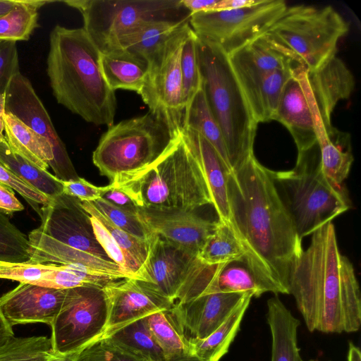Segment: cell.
Segmentation results:
<instances>
[{
	"instance_id": "b9f144b4",
	"label": "cell",
	"mask_w": 361,
	"mask_h": 361,
	"mask_svg": "<svg viewBox=\"0 0 361 361\" xmlns=\"http://www.w3.org/2000/svg\"><path fill=\"white\" fill-rule=\"evenodd\" d=\"M197 36L191 28L185 39L181 52L180 69L185 111L202 87V78L197 60Z\"/></svg>"
},
{
	"instance_id": "11a10c76",
	"label": "cell",
	"mask_w": 361,
	"mask_h": 361,
	"mask_svg": "<svg viewBox=\"0 0 361 361\" xmlns=\"http://www.w3.org/2000/svg\"><path fill=\"white\" fill-rule=\"evenodd\" d=\"M348 361H361V352L360 348L353 342L348 343Z\"/></svg>"
},
{
	"instance_id": "7402d4cb",
	"label": "cell",
	"mask_w": 361,
	"mask_h": 361,
	"mask_svg": "<svg viewBox=\"0 0 361 361\" xmlns=\"http://www.w3.org/2000/svg\"><path fill=\"white\" fill-rule=\"evenodd\" d=\"M304 66L301 64L293 69L283 88L273 119L289 130L298 152L310 149L317 142L312 109L302 77Z\"/></svg>"
},
{
	"instance_id": "ab89813d",
	"label": "cell",
	"mask_w": 361,
	"mask_h": 361,
	"mask_svg": "<svg viewBox=\"0 0 361 361\" xmlns=\"http://www.w3.org/2000/svg\"><path fill=\"white\" fill-rule=\"evenodd\" d=\"M81 204L90 215L97 218L106 228L118 247L138 267L141 273V270L147 259L150 243L154 236L149 240L136 238L114 226L92 202H81Z\"/></svg>"
},
{
	"instance_id": "74e56055",
	"label": "cell",
	"mask_w": 361,
	"mask_h": 361,
	"mask_svg": "<svg viewBox=\"0 0 361 361\" xmlns=\"http://www.w3.org/2000/svg\"><path fill=\"white\" fill-rule=\"evenodd\" d=\"M53 1L20 0L8 13L0 17V40L27 41L38 27V9Z\"/></svg>"
},
{
	"instance_id": "6f0895ef",
	"label": "cell",
	"mask_w": 361,
	"mask_h": 361,
	"mask_svg": "<svg viewBox=\"0 0 361 361\" xmlns=\"http://www.w3.org/2000/svg\"><path fill=\"white\" fill-rule=\"evenodd\" d=\"M78 353L68 355H56L54 354L47 361H75Z\"/></svg>"
},
{
	"instance_id": "30bf717a",
	"label": "cell",
	"mask_w": 361,
	"mask_h": 361,
	"mask_svg": "<svg viewBox=\"0 0 361 361\" xmlns=\"http://www.w3.org/2000/svg\"><path fill=\"white\" fill-rule=\"evenodd\" d=\"M197 254L152 238L141 281L173 302L183 303L204 295L214 265L202 262Z\"/></svg>"
},
{
	"instance_id": "4fadbf2b",
	"label": "cell",
	"mask_w": 361,
	"mask_h": 361,
	"mask_svg": "<svg viewBox=\"0 0 361 361\" xmlns=\"http://www.w3.org/2000/svg\"><path fill=\"white\" fill-rule=\"evenodd\" d=\"M191 27L179 28L164 44L149 63V70L140 93L150 112L164 120L178 135L183 127L180 59L183 43Z\"/></svg>"
},
{
	"instance_id": "f1b7e54d",
	"label": "cell",
	"mask_w": 361,
	"mask_h": 361,
	"mask_svg": "<svg viewBox=\"0 0 361 361\" xmlns=\"http://www.w3.org/2000/svg\"><path fill=\"white\" fill-rule=\"evenodd\" d=\"M4 122L6 140L11 151L47 171L54 160L50 142L11 113H4Z\"/></svg>"
},
{
	"instance_id": "d6a6232c",
	"label": "cell",
	"mask_w": 361,
	"mask_h": 361,
	"mask_svg": "<svg viewBox=\"0 0 361 361\" xmlns=\"http://www.w3.org/2000/svg\"><path fill=\"white\" fill-rule=\"evenodd\" d=\"M252 296L245 300L214 331L203 339H189L191 357L197 361H219L237 335Z\"/></svg>"
},
{
	"instance_id": "f546056e",
	"label": "cell",
	"mask_w": 361,
	"mask_h": 361,
	"mask_svg": "<svg viewBox=\"0 0 361 361\" xmlns=\"http://www.w3.org/2000/svg\"><path fill=\"white\" fill-rule=\"evenodd\" d=\"M148 327L168 361L194 360L190 343L174 308L154 312L146 317Z\"/></svg>"
},
{
	"instance_id": "52a82bcc",
	"label": "cell",
	"mask_w": 361,
	"mask_h": 361,
	"mask_svg": "<svg viewBox=\"0 0 361 361\" xmlns=\"http://www.w3.org/2000/svg\"><path fill=\"white\" fill-rule=\"evenodd\" d=\"M116 188L126 192L138 207L195 210L212 204L200 165L181 136L176 145L145 173Z\"/></svg>"
},
{
	"instance_id": "8992f818",
	"label": "cell",
	"mask_w": 361,
	"mask_h": 361,
	"mask_svg": "<svg viewBox=\"0 0 361 361\" xmlns=\"http://www.w3.org/2000/svg\"><path fill=\"white\" fill-rule=\"evenodd\" d=\"M272 175L301 239L350 207L343 186L334 185L322 173L317 143L308 150L298 152L294 168L272 171Z\"/></svg>"
},
{
	"instance_id": "ba28073f",
	"label": "cell",
	"mask_w": 361,
	"mask_h": 361,
	"mask_svg": "<svg viewBox=\"0 0 361 361\" xmlns=\"http://www.w3.org/2000/svg\"><path fill=\"white\" fill-rule=\"evenodd\" d=\"M348 30V22L331 6L296 5L287 6L267 32L312 71L336 56Z\"/></svg>"
},
{
	"instance_id": "7c38bea8",
	"label": "cell",
	"mask_w": 361,
	"mask_h": 361,
	"mask_svg": "<svg viewBox=\"0 0 361 361\" xmlns=\"http://www.w3.org/2000/svg\"><path fill=\"white\" fill-rule=\"evenodd\" d=\"M108 318L103 288L83 286L66 289L62 306L50 326L54 353H75L101 338Z\"/></svg>"
},
{
	"instance_id": "d6986e66",
	"label": "cell",
	"mask_w": 361,
	"mask_h": 361,
	"mask_svg": "<svg viewBox=\"0 0 361 361\" xmlns=\"http://www.w3.org/2000/svg\"><path fill=\"white\" fill-rule=\"evenodd\" d=\"M66 293V289L20 283L0 297V308L13 326L34 323L51 326Z\"/></svg>"
},
{
	"instance_id": "e575fe53",
	"label": "cell",
	"mask_w": 361,
	"mask_h": 361,
	"mask_svg": "<svg viewBox=\"0 0 361 361\" xmlns=\"http://www.w3.org/2000/svg\"><path fill=\"white\" fill-rule=\"evenodd\" d=\"M213 293H249L258 298L267 291L242 260L216 265L205 294Z\"/></svg>"
},
{
	"instance_id": "9f6ffc18",
	"label": "cell",
	"mask_w": 361,
	"mask_h": 361,
	"mask_svg": "<svg viewBox=\"0 0 361 361\" xmlns=\"http://www.w3.org/2000/svg\"><path fill=\"white\" fill-rule=\"evenodd\" d=\"M20 0H0V17L8 13Z\"/></svg>"
},
{
	"instance_id": "603a6c76",
	"label": "cell",
	"mask_w": 361,
	"mask_h": 361,
	"mask_svg": "<svg viewBox=\"0 0 361 361\" xmlns=\"http://www.w3.org/2000/svg\"><path fill=\"white\" fill-rule=\"evenodd\" d=\"M181 137L200 165L218 219L231 228L227 192V176L230 170L214 147L199 133L183 128Z\"/></svg>"
},
{
	"instance_id": "ffe728a7",
	"label": "cell",
	"mask_w": 361,
	"mask_h": 361,
	"mask_svg": "<svg viewBox=\"0 0 361 361\" xmlns=\"http://www.w3.org/2000/svg\"><path fill=\"white\" fill-rule=\"evenodd\" d=\"M228 59L240 85L256 81L273 71L293 69L302 64L267 32L228 56Z\"/></svg>"
},
{
	"instance_id": "7dc6e473",
	"label": "cell",
	"mask_w": 361,
	"mask_h": 361,
	"mask_svg": "<svg viewBox=\"0 0 361 361\" xmlns=\"http://www.w3.org/2000/svg\"><path fill=\"white\" fill-rule=\"evenodd\" d=\"M18 72L20 69L16 42L0 40V94H5L12 78Z\"/></svg>"
},
{
	"instance_id": "9c48e42d",
	"label": "cell",
	"mask_w": 361,
	"mask_h": 361,
	"mask_svg": "<svg viewBox=\"0 0 361 361\" xmlns=\"http://www.w3.org/2000/svg\"><path fill=\"white\" fill-rule=\"evenodd\" d=\"M83 19V28L102 54L118 49L119 39L137 25L154 20H182L190 12L181 0H68Z\"/></svg>"
},
{
	"instance_id": "680465c9",
	"label": "cell",
	"mask_w": 361,
	"mask_h": 361,
	"mask_svg": "<svg viewBox=\"0 0 361 361\" xmlns=\"http://www.w3.org/2000/svg\"><path fill=\"white\" fill-rule=\"evenodd\" d=\"M196 360H185V361H195Z\"/></svg>"
},
{
	"instance_id": "5b68a950",
	"label": "cell",
	"mask_w": 361,
	"mask_h": 361,
	"mask_svg": "<svg viewBox=\"0 0 361 361\" xmlns=\"http://www.w3.org/2000/svg\"><path fill=\"white\" fill-rule=\"evenodd\" d=\"M180 136L148 111L109 127L92 153V161L111 185L119 187L156 165L176 145Z\"/></svg>"
},
{
	"instance_id": "bcb514c9",
	"label": "cell",
	"mask_w": 361,
	"mask_h": 361,
	"mask_svg": "<svg viewBox=\"0 0 361 361\" xmlns=\"http://www.w3.org/2000/svg\"><path fill=\"white\" fill-rule=\"evenodd\" d=\"M0 183L17 191L38 215L42 206L47 204L50 200L44 194L18 178L1 164Z\"/></svg>"
},
{
	"instance_id": "c3c4849f",
	"label": "cell",
	"mask_w": 361,
	"mask_h": 361,
	"mask_svg": "<svg viewBox=\"0 0 361 361\" xmlns=\"http://www.w3.org/2000/svg\"><path fill=\"white\" fill-rule=\"evenodd\" d=\"M63 193L77 198L80 202H92L102 197L108 185L98 187L82 178L76 180L62 181Z\"/></svg>"
},
{
	"instance_id": "91938a15",
	"label": "cell",
	"mask_w": 361,
	"mask_h": 361,
	"mask_svg": "<svg viewBox=\"0 0 361 361\" xmlns=\"http://www.w3.org/2000/svg\"><path fill=\"white\" fill-rule=\"evenodd\" d=\"M304 361V360H303ZM308 361H318V360H310Z\"/></svg>"
},
{
	"instance_id": "3957f363",
	"label": "cell",
	"mask_w": 361,
	"mask_h": 361,
	"mask_svg": "<svg viewBox=\"0 0 361 361\" xmlns=\"http://www.w3.org/2000/svg\"><path fill=\"white\" fill-rule=\"evenodd\" d=\"M101 52L83 27L55 25L47 73L58 104L96 126L114 125L116 97L100 68Z\"/></svg>"
},
{
	"instance_id": "6da1fadb",
	"label": "cell",
	"mask_w": 361,
	"mask_h": 361,
	"mask_svg": "<svg viewBox=\"0 0 361 361\" xmlns=\"http://www.w3.org/2000/svg\"><path fill=\"white\" fill-rule=\"evenodd\" d=\"M231 230L244 262L258 282L274 294H289L291 268L303 250L272 171L250 156L227 176Z\"/></svg>"
},
{
	"instance_id": "f6af8a7d",
	"label": "cell",
	"mask_w": 361,
	"mask_h": 361,
	"mask_svg": "<svg viewBox=\"0 0 361 361\" xmlns=\"http://www.w3.org/2000/svg\"><path fill=\"white\" fill-rule=\"evenodd\" d=\"M92 203L110 222L126 232L145 240L154 236L137 213L119 208L102 197Z\"/></svg>"
},
{
	"instance_id": "484cf974",
	"label": "cell",
	"mask_w": 361,
	"mask_h": 361,
	"mask_svg": "<svg viewBox=\"0 0 361 361\" xmlns=\"http://www.w3.org/2000/svg\"><path fill=\"white\" fill-rule=\"evenodd\" d=\"M315 131L322 173L332 184L343 187L354 160L350 135L334 126L326 128L322 120L316 123Z\"/></svg>"
},
{
	"instance_id": "4316f807",
	"label": "cell",
	"mask_w": 361,
	"mask_h": 361,
	"mask_svg": "<svg viewBox=\"0 0 361 361\" xmlns=\"http://www.w3.org/2000/svg\"><path fill=\"white\" fill-rule=\"evenodd\" d=\"M102 73L110 88L134 91L140 94L149 70V63L139 55L120 49L100 55Z\"/></svg>"
},
{
	"instance_id": "5bb4252c",
	"label": "cell",
	"mask_w": 361,
	"mask_h": 361,
	"mask_svg": "<svg viewBox=\"0 0 361 361\" xmlns=\"http://www.w3.org/2000/svg\"><path fill=\"white\" fill-rule=\"evenodd\" d=\"M5 112L16 116L50 142L54 160L49 166L59 180L68 181L80 178L45 106L30 80L20 72L12 78L6 90Z\"/></svg>"
},
{
	"instance_id": "2e32d148",
	"label": "cell",
	"mask_w": 361,
	"mask_h": 361,
	"mask_svg": "<svg viewBox=\"0 0 361 361\" xmlns=\"http://www.w3.org/2000/svg\"><path fill=\"white\" fill-rule=\"evenodd\" d=\"M0 279L56 289L83 286L103 288L114 281L110 274L78 264L11 262L0 260Z\"/></svg>"
},
{
	"instance_id": "d590c367",
	"label": "cell",
	"mask_w": 361,
	"mask_h": 361,
	"mask_svg": "<svg viewBox=\"0 0 361 361\" xmlns=\"http://www.w3.org/2000/svg\"><path fill=\"white\" fill-rule=\"evenodd\" d=\"M0 164L49 199L63 193L61 180L48 171L42 170L14 154L7 142L0 141Z\"/></svg>"
},
{
	"instance_id": "8d00e7d4",
	"label": "cell",
	"mask_w": 361,
	"mask_h": 361,
	"mask_svg": "<svg viewBox=\"0 0 361 361\" xmlns=\"http://www.w3.org/2000/svg\"><path fill=\"white\" fill-rule=\"evenodd\" d=\"M102 336H106L147 361H168L151 333L146 317L117 328Z\"/></svg>"
},
{
	"instance_id": "277c9868",
	"label": "cell",
	"mask_w": 361,
	"mask_h": 361,
	"mask_svg": "<svg viewBox=\"0 0 361 361\" xmlns=\"http://www.w3.org/2000/svg\"><path fill=\"white\" fill-rule=\"evenodd\" d=\"M197 52L202 87L221 130L232 171L254 154L258 123L252 116L228 56L214 43L199 37Z\"/></svg>"
},
{
	"instance_id": "44dd1931",
	"label": "cell",
	"mask_w": 361,
	"mask_h": 361,
	"mask_svg": "<svg viewBox=\"0 0 361 361\" xmlns=\"http://www.w3.org/2000/svg\"><path fill=\"white\" fill-rule=\"evenodd\" d=\"M251 294L213 293L200 295L174 308L189 339H203L214 331Z\"/></svg>"
},
{
	"instance_id": "1f68e13d",
	"label": "cell",
	"mask_w": 361,
	"mask_h": 361,
	"mask_svg": "<svg viewBox=\"0 0 361 361\" xmlns=\"http://www.w3.org/2000/svg\"><path fill=\"white\" fill-rule=\"evenodd\" d=\"M293 69L277 70L256 81L240 85L257 123L274 119L283 88Z\"/></svg>"
},
{
	"instance_id": "f35d334b",
	"label": "cell",
	"mask_w": 361,
	"mask_h": 361,
	"mask_svg": "<svg viewBox=\"0 0 361 361\" xmlns=\"http://www.w3.org/2000/svg\"><path fill=\"white\" fill-rule=\"evenodd\" d=\"M197 256L204 264L216 265L244 261L245 253L231 227L218 219L214 231L207 238Z\"/></svg>"
},
{
	"instance_id": "836d02e7",
	"label": "cell",
	"mask_w": 361,
	"mask_h": 361,
	"mask_svg": "<svg viewBox=\"0 0 361 361\" xmlns=\"http://www.w3.org/2000/svg\"><path fill=\"white\" fill-rule=\"evenodd\" d=\"M183 128H189L202 135L231 171L221 130L211 111L202 87L185 111Z\"/></svg>"
},
{
	"instance_id": "83f0119b",
	"label": "cell",
	"mask_w": 361,
	"mask_h": 361,
	"mask_svg": "<svg viewBox=\"0 0 361 361\" xmlns=\"http://www.w3.org/2000/svg\"><path fill=\"white\" fill-rule=\"evenodd\" d=\"M267 320L272 340L271 361H303L298 346L300 321L277 296L267 300Z\"/></svg>"
},
{
	"instance_id": "f5cc1de1",
	"label": "cell",
	"mask_w": 361,
	"mask_h": 361,
	"mask_svg": "<svg viewBox=\"0 0 361 361\" xmlns=\"http://www.w3.org/2000/svg\"><path fill=\"white\" fill-rule=\"evenodd\" d=\"M13 326L5 317L0 308V348L14 337Z\"/></svg>"
},
{
	"instance_id": "f907efd6",
	"label": "cell",
	"mask_w": 361,
	"mask_h": 361,
	"mask_svg": "<svg viewBox=\"0 0 361 361\" xmlns=\"http://www.w3.org/2000/svg\"><path fill=\"white\" fill-rule=\"evenodd\" d=\"M23 209V205L15 196L13 190L0 183V211L8 215Z\"/></svg>"
},
{
	"instance_id": "4dcf8cb0",
	"label": "cell",
	"mask_w": 361,
	"mask_h": 361,
	"mask_svg": "<svg viewBox=\"0 0 361 361\" xmlns=\"http://www.w3.org/2000/svg\"><path fill=\"white\" fill-rule=\"evenodd\" d=\"M189 18L143 23L119 39L118 49L135 53L149 64L165 42L183 25L189 23Z\"/></svg>"
},
{
	"instance_id": "681fc988",
	"label": "cell",
	"mask_w": 361,
	"mask_h": 361,
	"mask_svg": "<svg viewBox=\"0 0 361 361\" xmlns=\"http://www.w3.org/2000/svg\"><path fill=\"white\" fill-rule=\"evenodd\" d=\"M102 198L119 208L132 212L137 213L139 208L126 192L111 184L108 185V189Z\"/></svg>"
},
{
	"instance_id": "e0dca14e",
	"label": "cell",
	"mask_w": 361,
	"mask_h": 361,
	"mask_svg": "<svg viewBox=\"0 0 361 361\" xmlns=\"http://www.w3.org/2000/svg\"><path fill=\"white\" fill-rule=\"evenodd\" d=\"M103 290L109 307L108 322L104 334L154 312L169 309L175 303L147 282L131 278L111 281Z\"/></svg>"
},
{
	"instance_id": "db71d44e",
	"label": "cell",
	"mask_w": 361,
	"mask_h": 361,
	"mask_svg": "<svg viewBox=\"0 0 361 361\" xmlns=\"http://www.w3.org/2000/svg\"><path fill=\"white\" fill-rule=\"evenodd\" d=\"M5 113V94H0V141L6 142L4 131V114Z\"/></svg>"
},
{
	"instance_id": "7bdbcfd3",
	"label": "cell",
	"mask_w": 361,
	"mask_h": 361,
	"mask_svg": "<svg viewBox=\"0 0 361 361\" xmlns=\"http://www.w3.org/2000/svg\"><path fill=\"white\" fill-rule=\"evenodd\" d=\"M30 257L27 237L0 211V260L24 262Z\"/></svg>"
},
{
	"instance_id": "94428289",
	"label": "cell",
	"mask_w": 361,
	"mask_h": 361,
	"mask_svg": "<svg viewBox=\"0 0 361 361\" xmlns=\"http://www.w3.org/2000/svg\"><path fill=\"white\" fill-rule=\"evenodd\" d=\"M195 361H197V360H195Z\"/></svg>"
},
{
	"instance_id": "816d5d0a",
	"label": "cell",
	"mask_w": 361,
	"mask_h": 361,
	"mask_svg": "<svg viewBox=\"0 0 361 361\" xmlns=\"http://www.w3.org/2000/svg\"><path fill=\"white\" fill-rule=\"evenodd\" d=\"M259 1L260 0H216L212 11L231 10L252 6Z\"/></svg>"
},
{
	"instance_id": "ac0fdd59",
	"label": "cell",
	"mask_w": 361,
	"mask_h": 361,
	"mask_svg": "<svg viewBox=\"0 0 361 361\" xmlns=\"http://www.w3.org/2000/svg\"><path fill=\"white\" fill-rule=\"evenodd\" d=\"M137 214L152 233L196 254L216 224L194 210L180 208L139 207Z\"/></svg>"
},
{
	"instance_id": "7a4b0ae2",
	"label": "cell",
	"mask_w": 361,
	"mask_h": 361,
	"mask_svg": "<svg viewBox=\"0 0 361 361\" xmlns=\"http://www.w3.org/2000/svg\"><path fill=\"white\" fill-rule=\"evenodd\" d=\"M311 235L291 268L289 294L310 331L356 332L361 325V294L353 265L340 252L332 221Z\"/></svg>"
},
{
	"instance_id": "60d3db41",
	"label": "cell",
	"mask_w": 361,
	"mask_h": 361,
	"mask_svg": "<svg viewBox=\"0 0 361 361\" xmlns=\"http://www.w3.org/2000/svg\"><path fill=\"white\" fill-rule=\"evenodd\" d=\"M54 355L45 336L13 337L0 348V361H47Z\"/></svg>"
},
{
	"instance_id": "8fae6325",
	"label": "cell",
	"mask_w": 361,
	"mask_h": 361,
	"mask_svg": "<svg viewBox=\"0 0 361 361\" xmlns=\"http://www.w3.org/2000/svg\"><path fill=\"white\" fill-rule=\"evenodd\" d=\"M286 7L283 0H260L252 6L191 13L189 24L197 37L230 56L266 33Z\"/></svg>"
},
{
	"instance_id": "cb8c5ba5",
	"label": "cell",
	"mask_w": 361,
	"mask_h": 361,
	"mask_svg": "<svg viewBox=\"0 0 361 361\" xmlns=\"http://www.w3.org/2000/svg\"><path fill=\"white\" fill-rule=\"evenodd\" d=\"M307 78L320 116L330 128L336 105L348 99L354 90V77L345 63L334 56L317 69H307Z\"/></svg>"
},
{
	"instance_id": "d4e9b609",
	"label": "cell",
	"mask_w": 361,
	"mask_h": 361,
	"mask_svg": "<svg viewBox=\"0 0 361 361\" xmlns=\"http://www.w3.org/2000/svg\"><path fill=\"white\" fill-rule=\"evenodd\" d=\"M27 238L30 261L82 265L107 273L118 279L128 278L114 262L72 248L45 235L38 228L32 230Z\"/></svg>"
},
{
	"instance_id": "9a60e30c",
	"label": "cell",
	"mask_w": 361,
	"mask_h": 361,
	"mask_svg": "<svg viewBox=\"0 0 361 361\" xmlns=\"http://www.w3.org/2000/svg\"><path fill=\"white\" fill-rule=\"evenodd\" d=\"M39 216L41 225L37 228L45 235L72 248L111 261L95 237L90 215L77 198L63 193L52 197L42 206Z\"/></svg>"
},
{
	"instance_id": "ee69618b",
	"label": "cell",
	"mask_w": 361,
	"mask_h": 361,
	"mask_svg": "<svg viewBox=\"0 0 361 361\" xmlns=\"http://www.w3.org/2000/svg\"><path fill=\"white\" fill-rule=\"evenodd\" d=\"M75 361H147L109 337L102 336L78 352Z\"/></svg>"
}]
</instances>
